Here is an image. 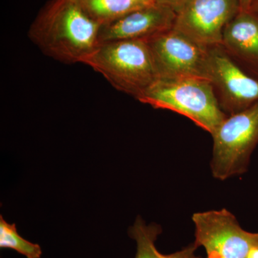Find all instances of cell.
I'll return each instance as SVG.
<instances>
[{"mask_svg": "<svg viewBox=\"0 0 258 258\" xmlns=\"http://www.w3.org/2000/svg\"><path fill=\"white\" fill-rule=\"evenodd\" d=\"M137 100L156 109L184 115L210 134L227 116L212 83L203 78L159 79Z\"/></svg>", "mask_w": 258, "mask_h": 258, "instance_id": "7a4b0ae2", "label": "cell"}, {"mask_svg": "<svg viewBox=\"0 0 258 258\" xmlns=\"http://www.w3.org/2000/svg\"><path fill=\"white\" fill-rule=\"evenodd\" d=\"M83 64L101 74L115 89L136 99L159 79L145 40L101 43Z\"/></svg>", "mask_w": 258, "mask_h": 258, "instance_id": "3957f363", "label": "cell"}, {"mask_svg": "<svg viewBox=\"0 0 258 258\" xmlns=\"http://www.w3.org/2000/svg\"><path fill=\"white\" fill-rule=\"evenodd\" d=\"M161 233L160 225L156 223L147 225L142 217H137L134 225L128 229L129 237L137 242L135 258H202L195 254L198 247L194 243L174 253H161L155 242Z\"/></svg>", "mask_w": 258, "mask_h": 258, "instance_id": "8fae6325", "label": "cell"}, {"mask_svg": "<svg viewBox=\"0 0 258 258\" xmlns=\"http://www.w3.org/2000/svg\"><path fill=\"white\" fill-rule=\"evenodd\" d=\"M159 79H206L208 47L171 29L147 40Z\"/></svg>", "mask_w": 258, "mask_h": 258, "instance_id": "52a82bcc", "label": "cell"}, {"mask_svg": "<svg viewBox=\"0 0 258 258\" xmlns=\"http://www.w3.org/2000/svg\"><path fill=\"white\" fill-rule=\"evenodd\" d=\"M176 13L154 3L125 15L114 23L101 27V43L118 40H145L174 27Z\"/></svg>", "mask_w": 258, "mask_h": 258, "instance_id": "9c48e42d", "label": "cell"}, {"mask_svg": "<svg viewBox=\"0 0 258 258\" xmlns=\"http://www.w3.org/2000/svg\"><path fill=\"white\" fill-rule=\"evenodd\" d=\"M250 10L258 15V0H254L253 4H252Z\"/></svg>", "mask_w": 258, "mask_h": 258, "instance_id": "e0dca14e", "label": "cell"}, {"mask_svg": "<svg viewBox=\"0 0 258 258\" xmlns=\"http://www.w3.org/2000/svg\"><path fill=\"white\" fill-rule=\"evenodd\" d=\"M254 0H240V11H249Z\"/></svg>", "mask_w": 258, "mask_h": 258, "instance_id": "9a60e30c", "label": "cell"}, {"mask_svg": "<svg viewBox=\"0 0 258 258\" xmlns=\"http://www.w3.org/2000/svg\"><path fill=\"white\" fill-rule=\"evenodd\" d=\"M197 247H203L208 258H246L258 247V232L241 227L235 215L220 210L197 212L192 215Z\"/></svg>", "mask_w": 258, "mask_h": 258, "instance_id": "5b68a950", "label": "cell"}, {"mask_svg": "<svg viewBox=\"0 0 258 258\" xmlns=\"http://www.w3.org/2000/svg\"><path fill=\"white\" fill-rule=\"evenodd\" d=\"M145 1L149 2V3H154L155 1L154 0H145Z\"/></svg>", "mask_w": 258, "mask_h": 258, "instance_id": "ac0fdd59", "label": "cell"}, {"mask_svg": "<svg viewBox=\"0 0 258 258\" xmlns=\"http://www.w3.org/2000/svg\"><path fill=\"white\" fill-rule=\"evenodd\" d=\"M206 77L222 111L230 115L258 101V81L246 74L221 46L209 47Z\"/></svg>", "mask_w": 258, "mask_h": 258, "instance_id": "8992f818", "label": "cell"}, {"mask_svg": "<svg viewBox=\"0 0 258 258\" xmlns=\"http://www.w3.org/2000/svg\"><path fill=\"white\" fill-rule=\"evenodd\" d=\"M157 4L164 5L177 13L188 0H154Z\"/></svg>", "mask_w": 258, "mask_h": 258, "instance_id": "5bb4252c", "label": "cell"}, {"mask_svg": "<svg viewBox=\"0 0 258 258\" xmlns=\"http://www.w3.org/2000/svg\"><path fill=\"white\" fill-rule=\"evenodd\" d=\"M101 29L74 0H49L30 25L28 37L54 60L83 64L101 45Z\"/></svg>", "mask_w": 258, "mask_h": 258, "instance_id": "6da1fadb", "label": "cell"}, {"mask_svg": "<svg viewBox=\"0 0 258 258\" xmlns=\"http://www.w3.org/2000/svg\"><path fill=\"white\" fill-rule=\"evenodd\" d=\"M85 13L101 27L147 5L145 0H74Z\"/></svg>", "mask_w": 258, "mask_h": 258, "instance_id": "7c38bea8", "label": "cell"}, {"mask_svg": "<svg viewBox=\"0 0 258 258\" xmlns=\"http://www.w3.org/2000/svg\"><path fill=\"white\" fill-rule=\"evenodd\" d=\"M211 135L212 176L223 181L247 172L251 155L258 144V101L227 115Z\"/></svg>", "mask_w": 258, "mask_h": 258, "instance_id": "277c9868", "label": "cell"}, {"mask_svg": "<svg viewBox=\"0 0 258 258\" xmlns=\"http://www.w3.org/2000/svg\"><path fill=\"white\" fill-rule=\"evenodd\" d=\"M0 247L14 249L27 258H40L42 249L19 235L15 223L10 224L0 216Z\"/></svg>", "mask_w": 258, "mask_h": 258, "instance_id": "4fadbf2b", "label": "cell"}, {"mask_svg": "<svg viewBox=\"0 0 258 258\" xmlns=\"http://www.w3.org/2000/svg\"><path fill=\"white\" fill-rule=\"evenodd\" d=\"M240 11V0H188L173 29L208 48L221 46L226 25Z\"/></svg>", "mask_w": 258, "mask_h": 258, "instance_id": "ba28073f", "label": "cell"}, {"mask_svg": "<svg viewBox=\"0 0 258 258\" xmlns=\"http://www.w3.org/2000/svg\"><path fill=\"white\" fill-rule=\"evenodd\" d=\"M246 258H258V247L252 249Z\"/></svg>", "mask_w": 258, "mask_h": 258, "instance_id": "2e32d148", "label": "cell"}, {"mask_svg": "<svg viewBox=\"0 0 258 258\" xmlns=\"http://www.w3.org/2000/svg\"><path fill=\"white\" fill-rule=\"evenodd\" d=\"M222 46L232 58L258 71V15L239 12L226 25Z\"/></svg>", "mask_w": 258, "mask_h": 258, "instance_id": "30bf717a", "label": "cell"}]
</instances>
